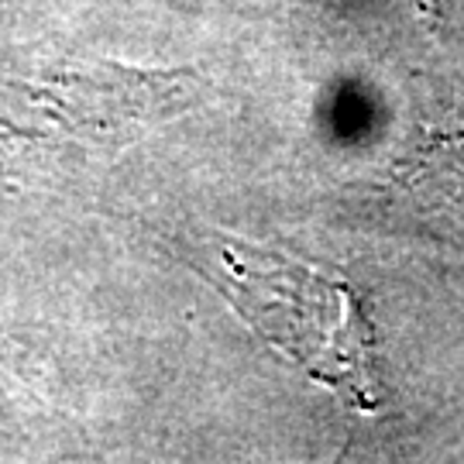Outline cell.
I'll return each instance as SVG.
<instances>
[{"mask_svg":"<svg viewBox=\"0 0 464 464\" xmlns=\"http://www.w3.org/2000/svg\"><path fill=\"white\" fill-rule=\"evenodd\" d=\"M220 289L266 344L362 413L379 406L375 334L362 293L337 272L224 241Z\"/></svg>","mask_w":464,"mask_h":464,"instance_id":"obj_1","label":"cell"},{"mask_svg":"<svg viewBox=\"0 0 464 464\" xmlns=\"http://www.w3.org/2000/svg\"><path fill=\"white\" fill-rule=\"evenodd\" d=\"M193 72L131 69L117 63H66L38 69L11 90L24 100L28 134L114 149L193 103Z\"/></svg>","mask_w":464,"mask_h":464,"instance_id":"obj_2","label":"cell"}]
</instances>
